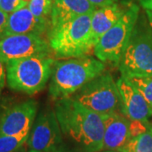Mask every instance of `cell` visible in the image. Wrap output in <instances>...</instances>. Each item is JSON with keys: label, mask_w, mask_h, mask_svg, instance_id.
<instances>
[{"label": "cell", "mask_w": 152, "mask_h": 152, "mask_svg": "<svg viewBox=\"0 0 152 152\" xmlns=\"http://www.w3.org/2000/svg\"><path fill=\"white\" fill-rule=\"evenodd\" d=\"M9 15L0 10V39L4 37L7 24H8Z\"/></svg>", "instance_id": "obj_21"}, {"label": "cell", "mask_w": 152, "mask_h": 152, "mask_svg": "<svg viewBox=\"0 0 152 152\" xmlns=\"http://www.w3.org/2000/svg\"><path fill=\"white\" fill-rule=\"evenodd\" d=\"M139 6L131 4L118 21L104 34L94 48L96 58L105 64L118 66L132 31L139 19Z\"/></svg>", "instance_id": "obj_7"}, {"label": "cell", "mask_w": 152, "mask_h": 152, "mask_svg": "<svg viewBox=\"0 0 152 152\" xmlns=\"http://www.w3.org/2000/svg\"><path fill=\"white\" fill-rule=\"evenodd\" d=\"M50 28L51 21L49 20L36 17L28 8V5H26L9 15L4 37L12 35L26 34L42 37L44 33L48 34Z\"/></svg>", "instance_id": "obj_12"}, {"label": "cell", "mask_w": 152, "mask_h": 152, "mask_svg": "<svg viewBox=\"0 0 152 152\" xmlns=\"http://www.w3.org/2000/svg\"><path fill=\"white\" fill-rule=\"evenodd\" d=\"M6 64L0 59V94L6 85Z\"/></svg>", "instance_id": "obj_22"}, {"label": "cell", "mask_w": 152, "mask_h": 152, "mask_svg": "<svg viewBox=\"0 0 152 152\" xmlns=\"http://www.w3.org/2000/svg\"><path fill=\"white\" fill-rule=\"evenodd\" d=\"M140 5L145 10V11L152 12V0H139Z\"/></svg>", "instance_id": "obj_25"}, {"label": "cell", "mask_w": 152, "mask_h": 152, "mask_svg": "<svg viewBox=\"0 0 152 152\" xmlns=\"http://www.w3.org/2000/svg\"><path fill=\"white\" fill-rule=\"evenodd\" d=\"M26 135H0V152H15L26 144Z\"/></svg>", "instance_id": "obj_18"}, {"label": "cell", "mask_w": 152, "mask_h": 152, "mask_svg": "<svg viewBox=\"0 0 152 152\" xmlns=\"http://www.w3.org/2000/svg\"><path fill=\"white\" fill-rule=\"evenodd\" d=\"M86 107L101 115L118 113L121 101L117 82L109 72H104L71 96Z\"/></svg>", "instance_id": "obj_6"}, {"label": "cell", "mask_w": 152, "mask_h": 152, "mask_svg": "<svg viewBox=\"0 0 152 152\" xmlns=\"http://www.w3.org/2000/svg\"><path fill=\"white\" fill-rule=\"evenodd\" d=\"M100 152H122L120 151H118V150H104V151H102Z\"/></svg>", "instance_id": "obj_28"}, {"label": "cell", "mask_w": 152, "mask_h": 152, "mask_svg": "<svg viewBox=\"0 0 152 152\" xmlns=\"http://www.w3.org/2000/svg\"><path fill=\"white\" fill-rule=\"evenodd\" d=\"M22 1H23V2H24V3H26V4H29V3H30V2H31V0H22Z\"/></svg>", "instance_id": "obj_29"}, {"label": "cell", "mask_w": 152, "mask_h": 152, "mask_svg": "<svg viewBox=\"0 0 152 152\" xmlns=\"http://www.w3.org/2000/svg\"><path fill=\"white\" fill-rule=\"evenodd\" d=\"M52 54L48 41L41 36L12 35L0 39V59L5 64L13 60Z\"/></svg>", "instance_id": "obj_9"}, {"label": "cell", "mask_w": 152, "mask_h": 152, "mask_svg": "<svg viewBox=\"0 0 152 152\" xmlns=\"http://www.w3.org/2000/svg\"><path fill=\"white\" fill-rule=\"evenodd\" d=\"M55 59L52 56L31 57L10 61L6 64V80L11 90L35 95L46 87Z\"/></svg>", "instance_id": "obj_4"}, {"label": "cell", "mask_w": 152, "mask_h": 152, "mask_svg": "<svg viewBox=\"0 0 152 152\" xmlns=\"http://www.w3.org/2000/svg\"><path fill=\"white\" fill-rule=\"evenodd\" d=\"M15 152H27V147L26 145V144L21 147V148H20L18 151H16Z\"/></svg>", "instance_id": "obj_26"}, {"label": "cell", "mask_w": 152, "mask_h": 152, "mask_svg": "<svg viewBox=\"0 0 152 152\" xmlns=\"http://www.w3.org/2000/svg\"><path fill=\"white\" fill-rule=\"evenodd\" d=\"M54 152H90L88 151L87 150L82 148L80 146L75 145L74 147L68 146L65 144H63V145L60 147L59 149H58L56 151Z\"/></svg>", "instance_id": "obj_23"}, {"label": "cell", "mask_w": 152, "mask_h": 152, "mask_svg": "<svg viewBox=\"0 0 152 152\" xmlns=\"http://www.w3.org/2000/svg\"><path fill=\"white\" fill-rule=\"evenodd\" d=\"M28 152H38V151H33V150H29Z\"/></svg>", "instance_id": "obj_30"}, {"label": "cell", "mask_w": 152, "mask_h": 152, "mask_svg": "<svg viewBox=\"0 0 152 152\" xmlns=\"http://www.w3.org/2000/svg\"><path fill=\"white\" fill-rule=\"evenodd\" d=\"M129 5L125 6L115 2L110 5L95 10L91 15V36L94 46L122 18Z\"/></svg>", "instance_id": "obj_14"}, {"label": "cell", "mask_w": 152, "mask_h": 152, "mask_svg": "<svg viewBox=\"0 0 152 152\" xmlns=\"http://www.w3.org/2000/svg\"><path fill=\"white\" fill-rule=\"evenodd\" d=\"M54 111L63 134L69 140L90 152L103 150L102 115L87 108L71 96L57 100Z\"/></svg>", "instance_id": "obj_1"}, {"label": "cell", "mask_w": 152, "mask_h": 152, "mask_svg": "<svg viewBox=\"0 0 152 152\" xmlns=\"http://www.w3.org/2000/svg\"><path fill=\"white\" fill-rule=\"evenodd\" d=\"M63 133L55 111L46 109L34 122L27 140L29 150L38 152H54L63 145Z\"/></svg>", "instance_id": "obj_8"}, {"label": "cell", "mask_w": 152, "mask_h": 152, "mask_svg": "<svg viewBox=\"0 0 152 152\" xmlns=\"http://www.w3.org/2000/svg\"><path fill=\"white\" fill-rule=\"evenodd\" d=\"M27 5L35 16L48 20L53 10V0H31Z\"/></svg>", "instance_id": "obj_19"}, {"label": "cell", "mask_w": 152, "mask_h": 152, "mask_svg": "<svg viewBox=\"0 0 152 152\" xmlns=\"http://www.w3.org/2000/svg\"><path fill=\"white\" fill-rule=\"evenodd\" d=\"M26 5H27V4L24 3L22 0H0V10L8 15Z\"/></svg>", "instance_id": "obj_20"}, {"label": "cell", "mask_w": 152, "mask_h": 152, "mask_svg": "<svg viewBox=\"0 0 152 152\" xmlns=\"http://www.w3.org/2000/svg\"><path fill=\"white\" fill-rule=\"evenodd\" d=\"M96 9V7L88 0H53L50 29L58 27L76 17L92 14Z\"/></svg>", "instance_id": "obj_15"}, {"label": "cell", "mask_w": 152, "mask_h": 152, "mask_svg": "<svg viewBox=\"0 0 152 152\" xmlns=\"http://www.w3.org/2000/svg\"><path fill=\"white\" fill-rule=\"evenodd\" d=\"M117 86L121 101L120 111L123 114L131 121H148L152 116V109L135 87L124 76L118 80Z\"/></svg>", "instance_id": "obj_11"}, {"label": "cell", "mask_w": 152, "mask_h": 152, "mask_svg": "<svg viewBox=\"0 0 152 152\" xmlns=\"http://www.w3.org/2000/svg\"><path fill=\"white\" fill-rule=\"evenodd\" d=\"M37 108L36 101L28 100L0 109V135L30 134Z\"/></svg>", "instance_id": "obj_10"}, {"label": "cell", "mask_w": 152, "mask_h": 152, "mask_svg": "<svg viewBox=\"0 0 152 152\" xmlns=\"http://www.w3.org/2000/svg\"><path fill=\"white\" fill-rule=\"evenodd\" d=\"M147 15H148V17H149V20H150V23H151V26H152V12H149V11H146Z\"/></svg>", "instance_id": "obj_27"}, {"label": "cell", "mask_w": 152, "mask_h": 152, "mask_svg": "<svg viewBox=\"0 0 152 152\" xmlns=\"http://www.w3.org/2000/svg\"><path fill=\"white\" fill-rule=\"evenodd\" d=\"M88 1H90L93 5H95L96 8H101V7L114 4L117 0H88Z\"/></svg>", "instance_id": "obj_24"}, {"label": "cell", "mask_w": 152, "mask_h": 152, "mask_svg": "<svg viewBox=\"0 0 152 152\" xmlns=\"http://www.w3.org/2000/svg\"><path fill=\"white\" fill-rule=\"evenodd\" d=\"M118 69L124 77L152 76V26L138 21L122 54Z\"/></svg>", "instance_id": "obj_5"}, {"label": "cell", "mask_w": 152, "mask_h": 152, "mask_svg": "<svg viewBox=\"0 0 152 152\" xmlns=\"http://www.w3.org/2000/svg\"><path fill=\"white\" fill-rule=\"evenodd\" d=\"M91 15H84L48 31V43L57 58H80L94 50L91 36Z\"/></svg>", "instance_id": "obj_3"}, {"label": "cell", "mask_w": 152, "mask_h": 152, "mask_svg": "<svg viewBox=\"0 0 152 152\" xmlns=\"http://www.w3.org/2000/svg\"><path fill=\"white\" fill-rule=\"evenodd\" d=\"M125 78L141 94L152 109V76H135Z\"/></svg>", "instance_id": "obj_17"}, {"label": "cell", "mask_w": 152, "mask_h": 152, "mask_svg": "<svg viewBox=\"0 0 152 152\" xmlns=\"http://www.w3.org/2000/svg\"><path fill=\"white\" fill-rule=\"evenodd\" d=\"M105 71V63L89 56L55 61L50 77L49 95L55 100L69 97Z\"/></svg>", "instance_id": "obj_2"}, {"label": "cell", "mask_w": 152, "mask_h": 152, "mask_svg": "<svg viewBox=\"0 0 152 152\" xmlns=\"http://www.w3.org/2000/svg\"><path fill=\"white\" fill-rule=\"evenodd\" d=\"M120 151L152 152V126L146 132L131 138Z\"/></svg>", "instance_id": "obj_16"}, {"label": "cell", "mask_w": 152, "mask_h": 152, "mask_svg": "<svg viewBox=\"0 0 152 152\" xmlns=\"http://www.w3.org/2000/svg\"><path fill=\"white\" fill-rule=\"evenodd\" d=\"M102 116L105 125L102 151H120L131 139L130 120L118 113Z\"/></svg>", "instance_id": "obj_13"}]
</instances>
